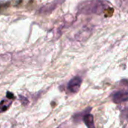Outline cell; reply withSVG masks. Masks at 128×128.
Instances as JSON below:
<instances>
[{"mask_svg":"<svg viewBox=\"0 0 128 128\" xmlns=\"http://www.w3.org/2000/svg\"><path fill=\"white\" fill-rule=\"evenodd\" d=\"M113 8L110 4L103 0H87L81 2L77 7V11L82 14H109L110 16L113 12H110Z\"/></svg>","mask_w":128,"mask_h":128,"instance_id":"6da1fadb","label":"cell"},{"mask_svg":"<svg viewBox=\"0 0 128 128\" xmlns=\"http://www.w3.org/2000/svg\"><path fill=\"white\" fill-rule=\"evenodd\" d=\"M112 100L115 103H122L124 102H127L128 100V92L124 91H119L113 93L112 95Z\"/></svg>","mask_w":128,"mask_h":128,"instance_id":"7a4b0ae2","label":"cell"},{"mask_svg":"<svg viewBox=\"0 0 128 128\" xmlns=\"http://www.w3.org/2000/svg\"><path fill=\"white\" fill-rule=\"evenodd\" d=\"M82 78L80 77H74L68 83V90L72 92V93H76L79 91L80 88V86L82 84Z\"/></svg>","mask_w":128,"mask_h":128,"instance_id":"3957f363","label":"cell"},{"mask_svg":"<svg viewBox=\"0 0 128 128\" xmlns=\"http://www.w3.org/2000/svg\"><path fill=\"white\" fill-rule=\"evenodd\" d=\"M64 0H55L54 2H50V3H48L46 4V5L43 6L40 10V13H44V14H49V13H51L53 10H55L58 5H60Z\"/></svg>","mask_w":128,"mask_h":128,"instance_id":"277c9868","label":"cell"},{"mask_svg":"<svg viewBox=\"0 0 128 128\" xmlns=\"http://www.w3.org/2000/svg\"><path fill=\"white\" fill-rule=\"evenodd\" d=\"M92 29L89 28V27H86L84 28L83 29H82L76 35V38L78 41H82V40H85L86 39V37H88L92 32Z\"/></svg>","mask_w":128,"mask_h":128,"instance_id":"5b68a950","label":"cell"},{"mask_svg":"<svg viewBox=\"0 0 128 128\" xmlns=\"http://www.w3.org/2000/svg\"><path fill=\"white\" fill-rule=\"evenodd\" d=\"M83 121L88 128H95L94 123V117L91 114H87L83 117Z\"/></svg>","mask_w":128,"mask_h":128,"instance_id":"8992f818","label":"cell"},{"mask_svg":"<svg viewBox=\"0 0 128 128\" xmlns=\"http://www.w3.org/2000/svg\"><path fill=\"white\" fill-rule=\"evenodd\" d=\"M11 103H12V100L9 98L2 100V102L0 103V112H3L6 111L10 107Z\"/></svg>","mask_w":128,"mask_h":128,"instance_id":"52a82bcc","label":"cell"},{"mask_svg":"<svg viewBox=\"0 0 128 128\" xmlns=\"http://www.w3.org/2000/svg\"><path fill=\"white\" fill-rule=\"evenodd\" d=\"M121 7L128 12V0H119Z\"/></svg>","mask_w":128,"mask_h":128,"instance_id":"ba28073f","label":"cell"},{"mask_svg":"<svg viewBox=\"0 0 128 128\" xmlns=\"http://www.w3.org/2000/svg\"><path fill=\"white\" fill-rule=\"evenodd\" d=\"M10 3L9 2H6V3H0V12L3 11L4 9L8 8L9 7Z\"/></svg>","mask_w":128,"mask_h":128,"instance_id":"9c48e42d","label":"cell"},{"mask_svg":"<svg viewBox=\"0 0 128 128\" xmlns=\"http://www.w3.org/2000/svg\"><path fill=\"white\" fill-rule=\"evenodd\" d=\"M7 98H9V99L14 98V95H13V94H11V93H10V92H8V94H7Z\"/></svg>","mask_w":128,"mask_h":128,"instance_id":"30bf717a","label":"cell"}]
</instances>
